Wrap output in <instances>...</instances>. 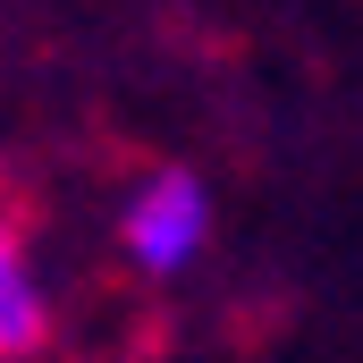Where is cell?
Segmentation results:
<instances>
[{
    "label": "cell",
    "instance_id": "obj_1",
    "mask_svg": "<svg viewBox=\"0 0 363 363\" xmlns=\"http://www.w3.org/2000/svg\"><path fill=\"white\" fill-rule=\"evenodd\" d=\"M211 245V186L194 169H144L118 203V254L135 279H186Z\"/></svg>",
    "mask_w": 363,
    "mask_h": 363
},
{
    "label": "cell",
    "instance_id": "obj_2",
    "mask_svg": "<svg viewBox=\"0 0 363 363\" xmlns=\"http://www.w3.org/2000/svg\"><path fill=\"white\" fill-rule=\"evenodd\" d=\"M43 330H51V287H43V271L9 245L0 254V355H34L43 347Z\"/></svg>",
    "mask_w": 363,
    "mask_h": 363
}]
</instances>
